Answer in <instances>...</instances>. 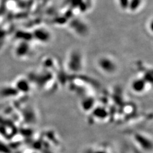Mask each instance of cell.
Returning a JSON list of instances; mask_svg holds the SVG:
<instances>
[{"instance_id": "cell-4", "label": "cell", "mask_w": 153, "mask_h": 153, "mask_svg": "<svg viewBox=\"0 0 153 153\" xmlns=\"http://www.w3.org/2000/svg\"><path fill=\"white\" fill-rule=\"evenodd\" d=\"M143 4V0H130L129 1L128 10L131 12H136L138 11Z\"/></svg>"}, {"instance_id": "cell-5", "label": "cell", "mask_w": 153, "mask_h": 153, "mask_svg": "<svg viewBox=\"0 0 153 153\" xmlns=\"http://www.w3.org/2000/svg\"><path fill=\"white\" fill-rule=\"evenodd\" d=\"M116 1L119 7L122 10H128L129 1H130V0H116Z\"/></svg>"}, {"instance_id": "cell-2", "label": "cell", "mask_w": 153, "mask_h": 153, "mask_svg": "<svg viewBox=\"0 0 153 153\" xmlns=\"http://www.w3.org/2000/svg\"><path fill=\"white\" fill-rule=\"evenodd\" d=\"M33 36L38 42L44 43V44L49 42L52 37L51 31L45 27L37 28L33 34Z\"/></svg>"}, {"instance_id": "cell-1", "label": "cell", "mask_w": 153, "mask_h": 153, "mask_svg": "<svg viewBox=\"0 0 153 153\" xmlns=\"http://www.w3.org/2000/svg\"><path fill=\"white\" fill-rule=\"evenodd\" d=\"M97 65L98 68L103 73L107 74H113L117 68L116 62L112 57L108 56H103L98 59Z\"/></svg>"}, {"instance_id": "cell-3", "label": "cell", "mask_w": 153, "mask_h": 153, "mask_svg": "<svg viewBox=\"0 0 153 153\" xmlns=\"http://www.w3.org/2000/svg\"><path fill=\"white\" fill-rule=\"evenodd\" d=\"M131 87L133 91L136 93H142L146 89V82L140 79H136L131 82Z\"/></svg>"}]
</instances>
